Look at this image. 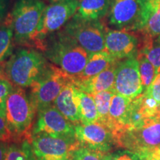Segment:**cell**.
<instances>
[{
	"label": "cell",
	"mask_w": 160,
	"mask_h": 160,
	"mask_svg": "<svg viewBox=\"0 0 160 160\" xmlns=\"http://www.w3.org/2000/svg\"><path fill=\"white\" fill-rule=\"evenodd\" d=\"M43 52L46 59L71 77L83 71L90 57L85 49L60 31L46 40Z\"/></svg>",
	"instance_id": "6da1fadb"
},
{
	"label": "cell",
	"mask_w": 160,
	"mask_h": 160,
	"mask_svg": "<svg viewBox=\"0 0 160 160\" xmlns=\"http://www.w3.org/2000/svg\"><path fill=\"white\" fill-rule=\"evenodd\" d=\"M37 110L23 88L13 86L6 102L5 117L15 142L31 139Z\"/></svg>",
	"instance_id": "7a4b0ae2"
},
{
	"label": "cell",
	"mask_w": 160,
	"mask_h": 160,
	"mask_svg": "<svg viewBox=\"0 0 160 160\" xmlns=\"http://www.w3.org/2000/svg\"><path fill=\"white\" fill-rule=\"evenodd\" d=\"M44 53L32 48H19L8 60L5 76L13 86L30 87L47 67Z\"/></svg>",
	"instance_id": "3957f363"
},
{
	"label": "cell",
	"mask_w": 160,
	"mask_h": 160,
	"mask_svg": "<svg viewBox=\"0 0 160 160\" xmlns=\"http://www.w3.org/2000/svg\"><path fill=\"white\" fill-rule=\"evenodd\" d=\"M117 141L118 148L134 152L145 159L160 148V117L148 118L139 127L125 130L117 136Z\"/></svg>",
	"instance_id": "277c9868"
},
{
	"label": "cell",
	"mask_w": 160,
	"mask_h": 160,
	"mask_svg": "<svg viewBox=\"0 0 160 160\" xmlns=\"http://www.w3.org/2000/svg\"><path fill=\"white\" fill-rule=\"evenodd\" d=\"M46 7L42 0H17L10 17L13 30L14 43L31 42Z\"/></svg>",
	"instance_id": "5b68a950"
},
{
	"label": "cell",
	"mask_w": 160,
	"mask_h": 160,
	"mask_svg": "<svg viewBox=\"0 0 160 160\" xmlns=\"http://www.w3.org/2000/svg\"><path fill=\"white\" fill-rule=\"evenodd\" d=\"M79 0L59 2L46 6L31 42L43 51L46 40L59 31L71 20L77 12Z\"/></svg>",
	"instance_id": "8992f818"
},
{
	"label": "cell",
	"mask_w": 160,
	"mask_h": 160,
	"mask_svg": "<svg viewBox=\"0 0 160 160\" xmlns=\"http://www.w3.org/2000/svg\"><path fill=\"white\" fill-rule=\"evenodd\" d=\"M71 77L57 65L48 63L45 71L31 87L30 99L37 111L53 105L62 90Z\"/></svg>",
	"instance_id": "52a82bcc"
},
{
	"label": "cell",
	"mask_w": 160,
	"mask_h": 160,
	"mask_svg": "<svg viewBox=\"0 0 160 160\" xmlns=\"http://www.w3.org/2000/svg\"><path fill=\"white\" fill-rule=\"evenodd\" d=\"M60 32L81 46L90 55L105 51V32L99 21H86L73 17Z\"/></svg>",
	"instance_id": "ba28073f"
},
{
	"label": "cell",
	"mask_w": 160,
	"mask_h": 160,
	"mask_svg": "<svg viewBox=\"0 0 160 160\" xmlns=\"http://www.w3.org/2000/svg\"><path fill=\"white\" fill-rule=\"evenodd\" d=\"M31 143L36 160H71L80 147L76 137H56L47 134L33 135Z\"/></svg>",
	"instance_id": "9c48e42d"
},
{
	"label": "cell",
	"mask_w": 160,
	"mask_h": 160,
	"mask_svg": "<svg viewBox=\"0 0 160 160\" xmlns=\"http://www.w3.org/2000/svg\"><path fill=\"white\" fill-rule=\"evenodd\" d=\"M146 0H111L108 22L112 27L128 31H139Z\"/></svg>",
	"instance_id": "30bf717a"
},
{
	"label": "cell",
	"mask_w": 160,
	"mask_h": 160,
	"mask_svg": "<svg viewBox=\"0 0 160 160\" xmlns=\"http://www.w3.org/2000/svg\"><path fill=\"white\" fill-rule=\"evenodd\" d=\"M75 135L80 145L104 154L118 148L114 133L107 126L99 122L75 125Z\"/></svg>",
	"instance_id": "8fae6325"
},
{
	"label": "cell",
	"mask_w": 160,
	"mask_h": 160,
	"mask_svg": "<svg viewBox=\"0 0 160 160\" xmlns=\"http://www.w3.org/2000/svg\"><path fill=\"white\" fill-rule=\"evenodd\" d=\"M40 133L56 137H76L75 125L53 105L37 111L32 136Z\"/></svg>",
	"instance_id": "7c38bea8"
},
{
	"label": "cell",
	"mask_w": 160,
	"mask_h": 160,
	"mask_svg": "<svg viewBox=\"0 0 160 160\" xmlns=\"http://www.w3.org/2000/svg\"><path fill=\"white\" fill-rule=\"evenodd\" d=\"M115 93L133 99L143 93L137 57L120 60L116 69Z\"/></svg>",
	"instance_id": "4fadbf2b"
},
{
	"label": "cell",
	"mask_w": 160,
	"mask_h": 160,
	"mask_svg": "<svg viewBox=\"0 0 160 160\" xmlns=\"http://www.w3.org/2000/svg\"><path fill=\"white\" fill-rule=\"evenodd\" d=\"M105 51L117 60L137 57L140 42L133 31L108 30L105 32Z\"/></svg>",
	"instance_id": "5bb4252c"
},
{
	"label": "cell",
	"mask_w": 160,
	"mask_h": 160,
	"mask_svg": "<svg viewBox=\"0 0 160 160\" xmlns=\"http://www.w3.org/2000/svg\"><path fill=\"white\" fill-rule=\"evenodd\" d=\"M119 62L88 79L73 80L71 79L72 82L80 91L91 95L102 91H112L114 88L116 69Z\"/></svg>",
	"instance_id": "9a60e30c"
},
{
	"label": "cell",
	"mask_w": 160,
	"mask_h": 160,
	"mask_svg": "<svg viewBox=\"0 0 160 160\" xmlns=\"http://www.w3.org/2000/svg\"><path fill=\"white\" fill-rule=\"evenodd\" d=\"M131 99L115 93L112 97L109 108L108 128L117 138L119 133L128 128V113Z\"/></svg>",
	"instance_id": "2e32d148"
},
{
	"label": "cell",
	"mask_w": 160,
	"mask_h": 160,
	"mask_svg": "<svg viewBox=\"0 0 160 160\" xmlns=\"http://www.w3.org/2000/svg\"><path fill=\"white\" fill-rule=\"evenodd\" d=\"M75 86L71 81L66 85L55 99L53 105L74 125L82 124L79 108L74 92Z\"/></svg>",
	"instance_id": "e0dca14e"
},
{
	"label": "cell",
	"mask_w": 160,
	"mask_h": 160,
	"mask_svg": "<svg viewBox=\"0 0 160 160\" xmlns=\"http://www.w3.org/2000/svg\"><path fill=\"white\" fill-rule=\"evenodd\" d=\"M139 32L143 39L160 37V0H146L142 23Z\"/></svg>",
	"instance_id": "ac0fdd59"
},
{
	"label": "cell",
	"mask_w": 160,
	"mask_h": 160,
	"mask_svg": "<svg viewBox=\"0 0 160 160\" xmlns=\"http://www.w3.org/2000/svg\"><path fill=\"white\" fill-rule=\"evenodd\" d=\"M111 0H79L73 17L86 21H98L108 14Z\"/></svg>",
	"instance_id": "d6986e66"
},
{
	"label": "cell",
	"mask_w": 160,
	"mask_h": 160,
	"mask_svg": "<svg viewBox=\"0 0 160 160\" xmlns=\"http://www.w3.org/2000/svg\"><path fill=\"white\" fill-rule=\"evenodd\" d=\"M117 62H119V60L113 59L105 51L92 53L90 55L83 71L77 77H71V79L73 80L88 79L99 74Z\"/></svg>",
	"instance_id": "ffe728a7"
},
{
	"label": "cell",
	"mask_w": 160,
	"mask_h": 160,
	"mask_svg": "<svg viewBox=\"0 0 160 160\" xmlns=\"http://www.w3.org/2000/svg\"><path fill=\"white\" fill-rule=\"evenodd\" d=\"M74 92L77 97L82 124L88 125L97 122L98 113L93 95L80 91L76 86Z\"/></svg>",
	"instance_id": "44dd1931"
},
{
	"label": "cell",
	"mask_w": 160,
	"mask_h": 160,
	"mask_svg": "<svg viewBox=\"0 0 160 160\" xmlns=\"http://www.w3.org/2000/svg\"><path fill=\"white\" fill-rule=\"evenodd\" d=\"M13 30L11 17L7 16L0 25V62L12 55L13 49Z\"/></svg>",
	"instance_id": "7402d4cb"
},
{
	"label": "cell",
	"mask_w": 160,
	"mask_h": 160,
	"mask_svg": "<svg viewBox=\"0 0 160 160\" xmlns=\"http://www.w3.org/2000/svg\"><path fill=\"white\" fill-rule=\"evenodd\" d=\"M4 160H36L31 140L25 139L8 145Z\"/></svg>",
	"instance_id": "603a6c76"
},
{
	"label": "cell",
	"mask_w": 160,
	"mask_h": 160,
	"mask_svg": "<svg viewBox=\"0 0 160 160\" xmlns=\"http://www.w3.org/2000/svg\"><path fill=\"white\" fill-rule=\"evenodd\" d=\"M138 53H142L154 67L156 73H160V37L156 39H143Z\"/></svg>",
	"instance_id": "cb8c5ba5"
},
{
	"label": "cell",
	"mask_w": 160,
	"mask_h": 160,
	"mask_svg": "<svg viewBox=\"0 0 160 160\" xmlns=\"http://www.w3.org/2000/svg\"><path fill=\"white\" fill-rule=\"evenodd\" d=\"M115 93V91L112 90V91H102L93 95L98 113L97 122L103 124L107 127L109 122L110 105H111L112 97Z\"/></svg>",
	"instance_id": "d4e9b609"
},
{
	"label": "cell",
	"mask_w": 160,
	"mask_h": 160,
	"mask_svg": "<svg viewBox=\"0 0 160 160\" xmlns=\"http://www.w3.org/2000/svg\"><path fill=\"white\" fill-rule=\"evenodd\" d=\"M137 59L139 63L142 85L143 91H145L157 77V73H156L154 67L150 62V61L145 55L141 53H137Z\"/></svg>",
	"instance_id": "484cf974"
},
{
	"label": "cell",
	"mask_w": 160,
	"mask_h": 160,
	"mask_svg": "<svg viewBox=\"0 0 160 160\" xmlns=\"http://www.w3.org/2000/svg\"><path fill=\"white\" fill-rule=\"evenodd\" d=\"M147 119L143 113L140 95L131 99L128 113V128H138L145 123Z\"/></svg>",
	"instance_id": "4316f807"
},
{
	"label": "cell",
	"mask_w": 160,
	"mask_h": 160,
	"mask_svg": "<svg viewBox=\"0 0 160 160\" xmlns=\"http://www.w3.org/2000/svg\"><path fill=\"white\" fill-rule=\"evenodd\" d=\"M141 105L144 116L146 119L158 117L160 113V105L146 91H144L141 95Z\"/></svg>",
	"instance_id": "83f0119b"
},
{
	"label": "cell",
	"mask_w": 160,
	"mask_h": 160,
	"mask_svg": "<svg viewBox=\"0 0 160 160\" xmlns=\"http://www.w3.org/2000/svg\"><path fill=\"white\" fill-rule=\"evenodd\" d=\"M105 154L80 146L73 153L71 160H104Z\"/></svg>",
	"instance_id": "f1b7e54d"
},
{
	"label": "cell",
	"mask_w": 160,
	"mask_h": 160,
	"mask_svg": "<svg viewBox=\"0 0 160 160\" xmlns=\"http://www.w3.org/2000/svg\"><path fill=\"white\" fill-rule=\"evenodd\" d=\"M104 160H144V159L134 152L125 149L106 153Z\"/></svg>",
	"instance_id": "f546056e"
},
{
	"label": "cell",
	"mask_w": 160,
	"mask_h": 160,
	"mask_svg": "<svg viewBox=\"0 0 160 160\" xmlns=\"http://www.w3.org/2000/svg\"><path fill=\"white\" fill-rule=\"evenodd\" d=\"M13 85L5 77H0V112L5 114L6 102Z\"/></svg>",
	"instance_id": "4dcf8cb0"
},
{
	"label": "cell",
	"mask_w": 160,
	"mask_h": 160,
	"mask_svg": "<svg viewBox=\"0 0 160 160\" xmlns=\"http://www.w3.org/2000/svg\"><path fill=\"white\" fill-rule=\"evenodd\" d=\"M0 141L5 143L14 142V138L6 119L5 114L0 112Z\"/></svg>",
	"instance_id": "1f68e13d"
},
{
	"label": "cell",
	"mask_w": 160,
	"mask_h": 160,
	"mask_svg": "<svg viewBox=\"0 0 160 160\" xmlns=\"http://www.w3.org/2000/svg\"><path fill=\"white\" fill-rule=\"evenodd\" d=\"M145 91L151 96L160 105V73L157 75L152 83Z\"/></svg>",
	"instance_id": "d6a6232c"
},
{
	"label": "cell",
	"mask_w": 160,
	"mask_h": 160,
	"mask_svg": "<svg viewBox=\"0 0 160 160\" xmlns=\"http://www.w3.org/2000/svg\"><path fill=\"white\" fill-rule=\"evenodd\" d=\"M10 0H0V23L7 17Z\"/></svg>",
	"instance_id": "836d02e7"
},
{
	"label": "cell",
	"mask_w": 160,
	"mask_h": 160,
	"mask_svg": "<svg viewBox=\"0 0 160 160\" xmlns=\"http://www.w3.org/2000/svg\"><path fill=\"white\" fill-rule=\"evenodd\" d=\"M144 160H160V151L156 150L155 151L151 152L146 156Z\"/></svg>",
	"instance_id": "e575fe53"
},
{
	"label": "cell",
	"mask_w": 160,
	"mask_h": 160,
	"mask_svg": "<svg viewBox=\"0 0 160 160\" xmlns=\"http://www.w3.org/2000/svg\"><path fill=\"white\" fill-rule=\"evenodd\" d=\"M8 144L0 141V160H4L5 159V151L7 149Z\"/></svg>",
	"instance_id": "d590c367"
},
{
	"label": "cell",
	"mask_w": 160,
	"mask_h": 160,
	"mask_svg": "<svg viewBox=\"0 0 160 160\" xmlns=\"http://www.w3.org/2000/svg\"><path fill=\"white\" fill-rule=\"evenodd\" d=\"M46 1L50 2L51 3L59 2H64V1H71V0H46Z\"/></svg>",
	"instance_id": "8d00e7d4"
},
{
	"label": "cell",
	"mask_w": 160,
	"mask_h": 160,
	"mask_svg": "<svg viewBox=\"0 0 160 160\" xmlns=\"http://www.w3.org/2000/svg\"><path fill=\"white\" fill-rule=\"evenodd\" d=\"M157 151H160V148H158V149H157Z\"/></svg>",
	"instance_id": "74e56055"
},
{
	"label": "cell",
	"mask_w": 160,
	"mask_h": 160,
	"mask_svg": "<svg viewBox=\"0 0 160 160\" xmlns=\"http://www.w3.org/2000/svg\"><path fill=\"white\" fill-rule=\"evenodd\" d=\"M159 117H160V113H159Z\"/></svg>",
	"instance_id": "f35d334b"
}]
</instances>
